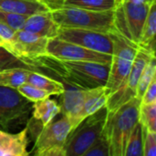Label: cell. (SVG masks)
<instances>
[{"mask_svg": "<svg viewBox=\"0 0 156 156\" xmlns=\"http://www.w3.org/2000/svg\"><path fill=\"white\" fill-rule=\"evenodd\" d=\"M151 3L134 4L120 0L115 11V25L118 32L132 42L138 44Z\"/></svg>", "mask_w": 156, "mask_h": 156, "instance_id": "52a82bcc", "label": "cell"}, {"mask_svg": "<svg viewBox=\"0 0 156 156\" xmlns=\"http://www.w3.org/2000/svg\"><path fill=\"white\" fill-rule=\"evenodd\" d=\"M83 156H110L109 142L102 131L101 135L90 146Z\"/></svg>", "mask_w": 156, "mask_h": 156, "instance_id": "484cf974", "label": "cell"}, {"mask_svg": "<svg viewBox=\"0 0 156 156\" xmlns=\"http://www.w3.org/2000/svg\"><path fill=\"white\" fill-rule=\"evenodd\" d=\"M23 29L43 37L53 38L58 37L59 26L54 20L50 9L28 16Z\"/></svg>", "mask_w": 156, "mask_h": 156, "instance_id": "4fadbf2b", "label": "cell"}, {"mask_svg": "<svg viewBox=\"0 0 156 156\" xmlns=\"http://www.w3.org/2000/svg\"><path fill=\"white\" fill-rule=\"evenodd\" d=\"M48 55L63 60L92 61L101 64H111L112 55L94 51L56 37L49 38Z\"/></svg>", "mask_w": 156, "mask_h": 156, "instance_id": "9c48e42d", "label": "cell"}, {"mask_svg": "<svg viewBox=\"0 0 156 156\" xmlns=\"http://www.w3.org/2000/svg\"><path fill=\"white\" fill-rule=\"evenodd\" d=\"M111 36L113 49L105 85L109 94L116 91L125 83L138 49L137 44L132 42L119 32L111 33Z\"/></svg>", "mask_w": 156, "mask_h": 156, "instance_id": "277c9868", "label": "cell"}, {"mask_svg": "<svg viewBox=\"0 0 156 156\" xmlns=\"http://www.w3.org/2000/svg\"><path fill=\"white\" fill-rule=\"evenodd\" d=\"M50 9L59 7H77L93 11L115 9L120 0H43Z\"/></svg>", "mask_w": 156, "mask_h": 156, "instance_id": "9a60e30c", "label": "cell"}, {"mask_svg": "<svg viewBox=\"0 0 156 156\" xmlns=\"http://www.w3.org/2000/svg\"><path fill=\"white\" fill-rule=\"evenodd\" d=\"M27 82L30 83L45 91H47L50 96L58 95L59 96L65 90V84L58 80L51 79L40 71L32 70L27 79Z\"/></svg>", "mask_w": 156, "mask_h": 156, "instance_id": "d6986e66", "label": "cell"}, {"mask_svg": "<svg viewBox=\"0 0 156 156\" xmlns=\"http://www.w3.org/2000/svg\"><path fill=\"white\" fill-rule=\"evenodd\" d=\"M0 10L31 16L50 8L43 0H0Z\"/></svg>", "mask_w": 156, "mask_h": 156, "instance_id": "2e32d148", "label": "cell"}, {"mask_svg": "<svg viewBox=\"0 0 156 156\" xmlns=\"http://www.w3.org/2000/svg\"><path fill=\"white\" fill-rule=\"evenodd\" d=\"M13 68H21L38 71L33 64L18 58L11 51H9L5 47L0 46V71Z\"/></svg>", "mask_w": 156, "mask_h": 156, "instance_id": "44dd1931", "label": "cell"}, {"mask_svg": "<svg viewBox=\"0 0 156 156\" xmlns=\"http://www.w3.org/2000/svg\"><path fill=\"white\" fill-rule=\"evenodd\" d=\"M27 16H28L17 14L14 12L0 10V22L9 26L16 31L23 29V26Z\"/></svg>", "mask_w": 156, "mask_h": 156, "instance_id": "4316f807", "label": "cell"}, {"mask_svg": "<svg viewBox=\"0 0 156 156\" xmlns=\"http://www.w3.org/2000/svg\"><path fill=\"white\" fill-rule=\"evenodd\" d=\"M71 131V124L64 116L41 127L35 137L34 155L66 156V142Z\"/></svg>", "mask_w": 156, "mask_h": 156, "instance_id": "8992f818", "label": "cell"}, {"mask_svg": "<svg viewBox=\"0 0 156 156\" xmlns=\"http://www.w3.org/2000/svg\"><path fill=\"white\" fill-rule=\"evenodd\" d=\"M38 71L43 69L54 71L68 85L80 89H94L105 86L110 64L92 61H70L45 55L29 61Z\"/></svg>", "mask_w": 156, "mask_h": 156, "instance_id": "6da1fadb", "label": "cell"}, {"mask_svg": "<svg viewBox=\"0 0 156 156\" xmlns=\"http://www.w3.org/2000/svg\"><path fill=\"white\" fill-rule=\"evenodd\" d=\"M4 45H5V42H4V41H3V39L0 37V46H4Z\"/></svg>", "mask_w": 156, "mask_h": 156, "instance_id": "4dcf8cb0", "label": "cell"}, {"mask_svg": "<svg viewBox=\"0 0 156 156\" xmlns=\"http://www.w3.org/2000/svg\"><path fill=\"white\" fill-rule=\"evenodd\" d=\"M139 122L144 127L156 133V102L140 104Z\"/></svg>", "mask_w": 156, "mask_h": 156, "instance_id": "cb8c5ba5", "label": "cell"}, {"mask_svg": "<svg viewBox=\"0 0 156 156\" xmlns=\"http://www.w3.org/2000/svg\"><path fill=\"white\" fill-rule=\"evenodd\" d=\"M27 128H24L17 133H10L0 130V156H27L28 146Z\"/></svg>", "mask_w": 156, "mask_h": 156, "instance_id": "5bb4252c", "label": "cell"}, {"mask_svg": "<svg viewBox=\"0 0 156 156\" xmlns=\"http://www.w3.org/2000/svg\"><path fill=\"white\" fill-rule=\"evenodd\" d=\"M32 112L33 118L37 120L44 127L50 123L53 119L60 113V108L56 101L48 97L33 102Z\"/></svg>", "mask_w": 156, "mask_h": 156, "instance_id": "ac0fdd59", "label": "cell"}, {"mask_svg": "<svg viewBox=\"0 0 156 156\" xmlns=\"http://www.w3.org/2000/svg\"><path fill=\"white\" fill-rule=\"evenodd\" d=\"M147 1H148V2H149V3H152V2H153V1H155V0H147Z\"/></svg>", "mask_w": 156, "mask_h": 156, "instance_id": "1f68e13d", "label": "cell"}, {"mask_svg": "<svg viewBox=\"0 0 156 156\" xmlns=\"http://www.w3.org/2000/svg\"><path fill=\"white\" fill-rule=\"evenodd\" d=\"M15 33H16V30H14L9 26L0 22V37L3 39L5 44L9 43L12 40Z\"/></svg>", "mask_w": 156, "mask_h": 156, "instance_id": "f546056e", "label": "cell"}, {"mask_svg": "<svg viewBox=\"0 0 156 156\" xmlns=\"http://www.w3.org/2000/svg\"><path fill=\"white\" fill-rule=\"evenodd\" d=\"M33 102L16 89L0 86V127L7 131L24 124L32 112Z\"/></svg>", "mask_w": 156, "mask_h": 156, "instance_id": "ba28073f", "label": "cell"}, {"mask_svg": "<svg viewBox=\"0 0 156 156\" xmlns=\"http://www.w3.org/2000/svg\"><path fill=\"white\" fill-rule=\"evenodd\" d=\"M156 58L153 57L151 59L147 62L145 68L144 69L141 77L138 81L137 85V93L136 97L139 99L142 98L143 94L144 93L145 90L147 89L148 85L152 81V80L155 77L156 75Z\"/></svg>", "mask_w": 156, "mask_h": 156, "instance_id": "603a6c76", "label": "cell"}, {"mask_svg": "<svg viewBox=\"0 0 156 156\" xmlns=\"http://www.w3.org/2000/svg\"><path fill=\"white\" fill-rule=\"evenodd\" d=\"M58 37L60 39L78 44L86 48L112 55L113 42L111 33L101 31L59 27Z\"/></svg>", "mask_w": 156, "mask_h": 156, "instance_id": "30bf717a", "label": "cell"}, {"mask_svg": "<svg viewBox=\"0 0 156 156\" xmlns=\"http://www.w3.org/2000/svg\"><path fill=\"white\" fill-rule=\"evenodd\" d=\"M144 127V126H143ZM156 155V133L144 127L143 156Z\"/></svg>", "mask_w": 156, "mask_h": 156, "instance_id": "83f0119b", "label": "cell"}, {"mask_svg": "<svg viewBox=\"0 0 156 156\" xmlns=\"http://www.w3.org/2000/svg\"><path fill=\"white\" fill-rule=\"evenodd\" d=\"M108 111L106 106L95 113L85 118L74 128L66 142V156H83L101 135L107 119Z\"/></svg>", "mask_w": 156, "mask_h": 156, "instance_id": "5b68a950", "label": "cell"}, {"mask_svg": "<svg viewBox=\"0 0 156 156\" xmlns=\"http://www.w3.org/2000/svg\"><path fill=\"white\" fill-rule=\"evenodd\" d=\"M141 99L134 97L108 112L103 133L109 142L110 156H124L129 136L139 122Z\"/></svg>", "mask_w": 156, "mask_h": 156, "instance_id": "7a4b0ae2", "label": "cell"}, {"mask_svg": "<svg viewBox=\"0 0 156 156\" xmlns=\"http://www.w3.org/2000/svg\"><path fill=\"white\" fill-rule=\"evenodd\" d=\"M155 33H156V0L150 5L149 11L143 27L138 47L155 54Z\"/></svg>", "mask_w": 156, "mask_h": 156, "instance_id": "e0dca14e", "label": "cell"}, {"mask_svg": "<svg viewBox=\"0 0 156 156\" xmlns=\"http://www.w3.org/2000/svg\"><path fill=\"white\" fill-rule=\"evenodd\" d=\"M143 144L144 127L138 122L129 136L124 156H143Z\"/></svg>", "mask_w": 156, "mask_h": 156, "instance_id": "7402d4cb", "label": "cell"}, {"mask_svg": "<svg viewBox=\"0 0 156 156\" xmlns=\"http://www.w3.org/2000/svg\"><path fill=\"white\" fill-rule=\"evenodd\" d=\"M48 40L49 38L20 29L16 31L12 40L5 44L4 47L18 58L29 62L32 59L48 55Z\"/></svg>", "mask_w": 156, "mask_h": 156, "instance_id": "8fae6325", "label": "cell"}, {"mask_svg": "<svg viewBox=\"0 0 156 156\" xmlns=\"http://www.w3.org/2000/svg\"><path fill=\"white\" fill-rule=\"evenodd\" d=\"M32 70L21 68L7 69L0 71V86L17 89L23 83L27 82L28 74Z\"/></svg>", "mask_w": 156, "mask_h": 156, "instance_id": "ffe728a7", "label": "cell"}, {"mask_svg": "<svg viewBox=\"0 0 156 156\" xmlns=\"http://www.w3.org/2000/svg\"><path fill=\"white\" fill-rule=\"evenodd\" d=\"M16 90L23 97H25L31 102H35L39 100H43V99L50 97V95L47 91L37 88L30 83H27V82L23 83L21 86H19L16 89Z\"/></svg>", "mask_w": 156, "mask_h": 156, "instance_id": "d4e9b609", "label": "cell"}, {"mask_svg": "<svg viewBox=\"0 0 156 156\" xmlns=\"http://www.w3.org/2000/svg\"><path fill=\"white\" fill-rule=\"evenodd\" d=\"M54 20L61 27L91 29L104 33L118 32L115 25V11H93L77 7L51 9Z\"/></svg>", "mask_w": 156, "mask_h": 156, "instance_id": "3957f363", "label": "cell"}, {"mask_svg": "<svg viewBox=\"0 0 156 156\" xmlns=\"http://www.w3.org/2000/svg\"><path fill=\"white\" fill-rule=\"evenodd\" d=\"M94 89H80L69 85L68 88L65 86L64 91L59 95L60 112L69 121L72 130L74 129L75 120L79 112H80L86 100L93 92Z\"/></svg>", "mask_w": 156, "mask_h": 156, "instance_id": "7c38bea8", "label": "cell"}, {"mask_svg": "<svg viewBox=\"0 0 156 156\" xmlns=\"http://www.w3.org/2000/svg\"><path fill=\"white\" fill-rule=\"evenodd\" d=\"M156 102V76L152 80L141 98V104H151Z\"/></svg>", "mask_w": 156, "mask_h": 156, "instance_id": "f1b7e54d", "label": "cell"}]
</instances>
